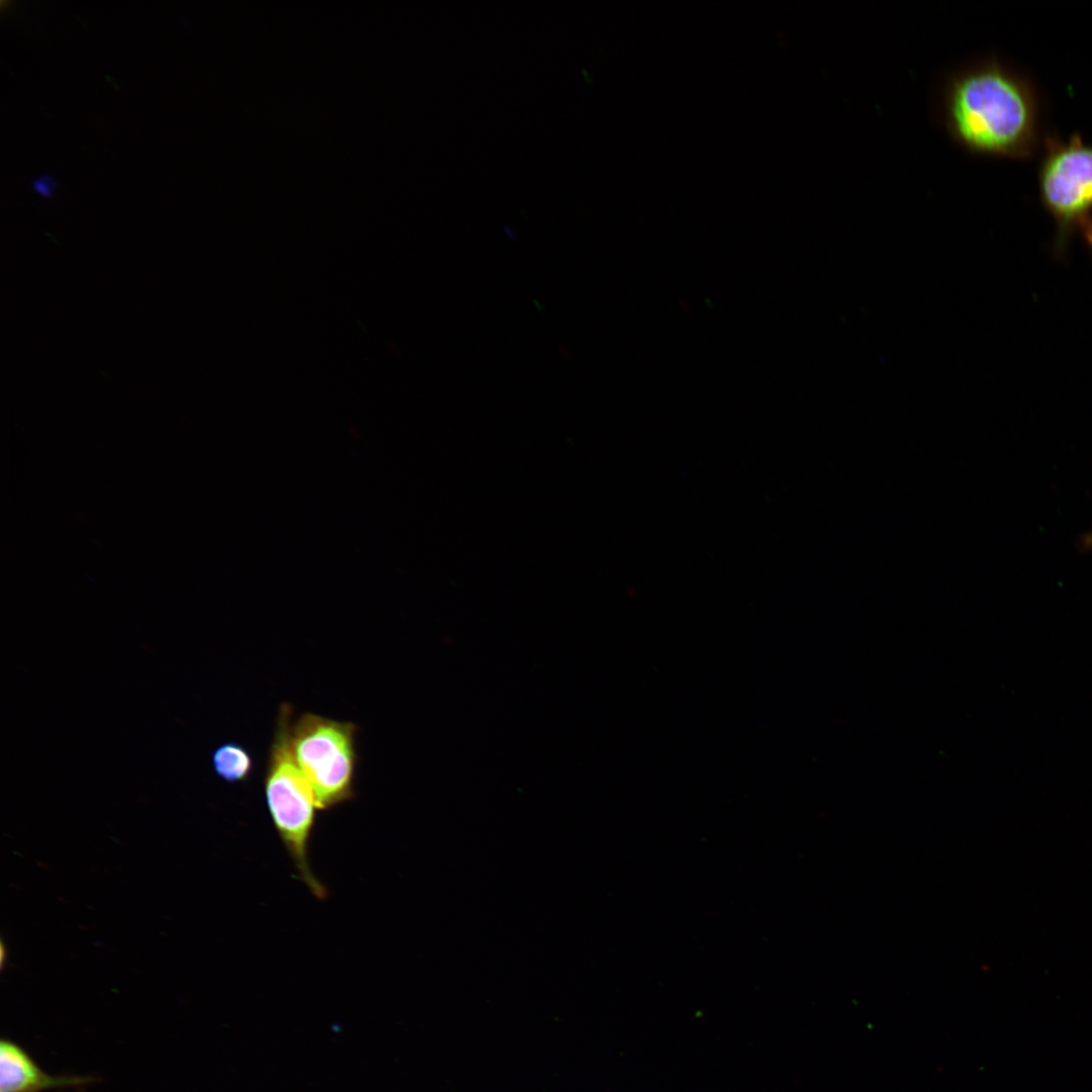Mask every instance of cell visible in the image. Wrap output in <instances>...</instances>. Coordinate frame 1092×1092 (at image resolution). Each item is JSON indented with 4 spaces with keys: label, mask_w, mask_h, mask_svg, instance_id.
<instances>
[{
    "label": "cell",
    "mask_w": 1092,
    "mask_h": 1092,
    "mask_svg": "<svg viewBox=\"0 0 1092 1092\" xmlns=\"http://www.w3.org/2000/svg\"><path fill=\"white\" fill-rule=\"evenodd\" d=\"M938 117L952 142L972 154H1017L1032 129L1025 87L993 60L972 63L944 77Z\"/></svg>",
    "instance_id": "cell-1"
},
{
    "label": "cell",
    "mask_w": 1092,
    "mask_h": 1092,
    "mask_svg": "<svg viewBox=\"0 0 1092 1092\" xmlns=\"http://www.w3.org/2000/svg\"><path fill=\"white\" fill-rule=\"evenodd\" d=\"M292 707L280 705L264 774V793L274 827L300 880L317 899L328 895L309 863V841L317 810L312 790L297 764L291 744Z\"/></svg>",
    "instance_id": "cell-2"
},
{
    "label": "cell",
    "mask_w": 1092,
    "mask_h": 1092,
    "mask_svg": "<svg viewBox=\"0 0 1092 1092\" xmlns=\"http://www.w3.org/2000/svg\"><path fill=\"white\" fill-rule=\"evenodd\" d=\"M358 726L314 713H303L290 730L294 758L313 793L317 810L355 798Z\"/></svg>",
    "instance_id": "cell-3"
},
{
    "label": "cell",
    "mask_w": 1092,
    "mask_h": 1092,
    "mask_svg": "<svg viewBox=\"0 0 1092 1092\" xmlns=\"http://www.w3.org/2000/svg\"><path fill=\"white\" fill-rule=\"evenodd\" d=\"M1042 193L1050 207L1071 218L1092 204V149L1071 146L1056 153L1045 164Z\"/></svg>",
    "instance_id": "cell-4"
},
{
    "label": "cell",
    "mask_w": 1092,
    "mask_h": 1092,
    "mask_svg": "<svg viewBox=\"0 0 1092 1092\" xmlns=\"http://www.w3.org/2000/svg\"><path fill=\"white\" fill-rule=\"evenodd\" d=\"M91 1080L80 1076H51L18 1044L9 1039L0 1042L1 1092H41L52 1088L82 1086Z\"/></svg>",
    "instance_id": "cell-5"
},
{
    "label": "cell",
    "mask_w": 1092,
    "mask_h": 1092,
    "mask_svg": "<svg viewBox=\"0 0 1092 1092\" xmlns=\"http://www.w3.org/2000/svg\"><path fill=\"white\" fill-rule=\"evenodd\" d=\"M211 766L224 782H247L254 771V759L246 746L235 741L218 745L211 752Z\"/></svg>",
    "instance_id": "cell-6"
},
{
    "label": "cell",
    "mask_w": 1092,
    "mask_h": 1092,
    "mask_svg": "<svg viewBox=\"0 0 1092 1092\" xmlns=\"http://www.w3.org/2000/svg\"><path fill=\"white\" fill-rule=\"evenodd\" d=\"M33 190L43 198H52L58 188L57 180L51 175H41L31 182Z\"/></svg>",
    "instance_id": "cell-7"
},
{
    "label": "cell",
    "mask_w": 1092,
    "mask_h": 1092,
    "mask_svg": "<svg viewBox=\"0 0 1092 1092\" xmlns=\"http://www.w3.org/2000/svg\"><path fill=\"white\" fill-rule=\"evenodd\" d=\"M1082 544H1083V547L1085 549H1091L1092 548V533H1088V534L1083 536Z\"/></svg>",
    "instance_id": "cell-8"
},
{
    "label": "cell",
    "mask_w": 1092,
    "mask_h": 1092,
    "mask_svg": "<svg viewBox=\"0 0 1092 1092\" xmlns=\"http://www.w3.org/2000/svg\"><path fill=\"white\" fill-rule=\"evenodd\" d=\"M1088 238H1089V241H1090V243H1091V245H1092V228H1091V230H1090V231L1088 232Z\"/></svg>",
    "instance_id": "cell-9"
}]
</instances>
